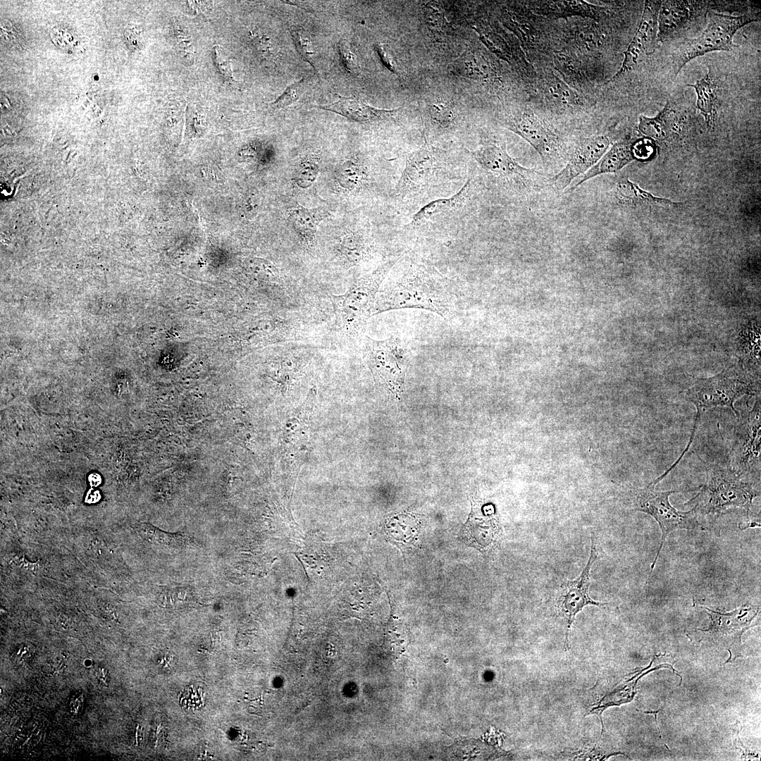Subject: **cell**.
Wrapping results in <instances>:
<instances>
[{"label": "cell", "instance_id": "1", "mask_svg": "<svg viewBox=\"0 0 761 761\" xmlns=\"http://www.w3.org/2000/svg\"><path fill=\"white\" fill-rule=\"evenodd\" d=\"M454 307L453 295L441 283L424 276H410L378 292L371 316L390 310L417 309L449 318Z\"/></svg>", "mask_w": 761, "mask_h": 761}, {"label": "cell", "instance_id": "2", "mask_svg": "<svg viewBox=\"0 0 761 761\" xmlns=\"http://www.w3.org/2000/svg\"><path fill=\"white\" fill-rule=\"evenodd\" d=\"M747 475L732 468L712 467L707 472L705 484L694 499L696 510L706 513L723 510L730 506L749 508L760 490L746 479Z\"/></svg>", "mask_w": 761, "mask_h": 761}, {"label": "cell", "instance_id": "3", "mask_svg": "<svg viewBox=\"0 0 761 761\" xmlns=\"http://www.w3.org/2000/svg\"><path fill=\"white\" fill-rule=\"evenodd\" d=\"M757 20V18L751 15L734 16L712 13L702 33L695 38L685 41L674 52L673 61L675 75L695 58L715 51H731L736 47L733 42L736 32Z\"/></svg>", "mask_w": 761, "mask_h": 761}, {"label": "cell", "instance_id": "4", "mask_svg": "<svg viewBox=\"0 0 761 761\" xmlns=\"http://www.w3.org/2000/svg\"><path fill=\"white\" fill-rule=\"evenodd\" d=\"M401 256L380 264L354 282L342 295L333 296L338 319L342 327L359 329L371 317L374 302L383 280Z\"/></svg>", "mask_w": 761, "mask_h": 761}, {"label": "cell", "instance_id": "5", "mask_svg": "<svg viewBox=\"0 0 761 761\" xmlns=\"http://www.w3.org/2000/svg\"><path fill=\"white\" fill-rule=\"evenodd\" d=\"M364 352L376 382L394 396L403 390L407 351L396 337L376 340L366 336Z\"/></svg>", "mask_w": 761, "mask_h": 761}, {"label": "cell", "instance_id": "6", "mask_svg": "<svg viewBox=\"0 0 761 761\" xmlns=\"http://www.w3.org/2000/svg\"><path fill=\"white\" fill-rule=\"evenodd\" d=\"M753 393L750 383L736 376L733 371L724 370L713 377L696 379L686 391L685 399L695 406L698 411L695 422H698L701 410L716 407L730 408L739 419V412L734 406V402L743 395Z\"/></svg>", "mask_w": 761, "mask_h": 761}, {"label": "cell", "instance_id": "7", "mask_svg": "<svg viewBox=\"0 0 761 761\" xmlns=\"http://www.w3.org/2000/svg\"><path fill=\"white\" fill-rule=\"evenodd\" d=\"M655 485L650 483L645 488L640 489L635 499V509L652 516L658 522L662 532L660 545L651 564L650 574L667 536L674 530H691L698 525L695 507L690 511L682 512L671 505L669 497L679 490L658 492L655 490Z\"/></svg>", "mask_w": 761, "mask_h": 761}, {"label": "cell", "instance_id": "8", "mask_svg": "<svg viewBox=\"0 0 761 761\" xmlns=\"http://www.w3.org/2000/svg\"><path fill=\"white\" fill-rule=\"evenodd\" d=\"M598 557L594 534L592 533L589 559L580 576L575 580H567L560 585L556 607L558 614L566 621L565 649L568 647L569 633L576 614L588 605L605 607L608 605L593 600L588 594L590 569Z\"/></svg>", "mask_w": 761, "mask_h": 761}, {"label": "cell", "instance_id": "9", "mask_svg": "<svg viewBox=\"0 0 761 761\" xmlns=\"http://www.w3.org/2000/svg\"><path fill=\"white\" fill-rule=\"evenodd\" d=\"M760 401L757 400L737 428L731 452V468L740 474L760 473Z\"/></svg>", "mask_w": 761, "mask_h": 761}, {"label": "cell", "instance_id": "10", "mask_svg": "<svg viewBox=\"0 0 761 761\" xmlns=\"http://www.w3.org/2000/svg\"><path fill=\"white\" fill-rule=\"evenodd\" d=\"M471 155L485 173L496 178L514 181L526 185L536 175L535 169L527 168L516 162L500 142H485Z\"/></svg>", "mask_w": 761, "mask_h": 761}, {"label": "cell", "instance_id": "11", "mask_svg": "<svg viewBox=\"0 0 761 761\" xmlns=\"http://www.w3.org/2000/svg\"><path fill=\"white\" fill-rule=\"evenodd\" d=\"M610 140L605 135H595L583 139L576 147L569 161L550 182L557 189L564 190L576 178L595 165L606 153Z\"/></svg>", "mask_w": 761, "mask_h": 761}, {"label": "cell", "instance_id": "12", "mask_svg": "<svg viewBox=\"0 0 761 761\" xmlns=\"http://www.w3.org/2000/svg\"><path fill=\"white\" fill-rule=\"evenodd\" d=\"M660 1H646L639 27L624 52V58L614 78L632 70L641 57L651 54L657 42V15Z\"/></svg>", "mask_w": 761, "mask_h": 761}, {"label": "cell", "instance_id": "13", "mask_svg": "<svg viewBox=\"0 0 761 761\" xmlns=\"http://www.w3.org/2000/svg\"><path fill=\"white\" fill-rule=\"evenodd\" d=\"M505 126L516 133L538 153L544 163H548L557 151L555 135L531 111H521L510 116Z\"/></svg>", "mask_w": 761, "mask_h": 761}, {"label": "cell", "instance_id": "14", "mask_svg": "<svg viewBox=\"0 0 761 761\" xmlns=\"http://www.w3.org/2000/svg\"><path fill=\"white\" fill-rule=\"evenodd\" d=\"M438 167V161L428 146L412 151L407 156L397 193L405 197L426 186L434 178Z\"/></svg>", "mask_w": 761, "mask_h": 761}, {"label": "cell", "instance_id": "15", "mask_svg": "<svg viewBox=\"0 0 761 761\" xmlns=\"http://www.w3.org/2000/svg\"><path fill=\"white\" fill-rule=\"evenodd\" d=\"M701 607L708 611L711 625L709 629L700 631L709 633L716 638L729 636L740 641L743 632L751 626L752 621L757 614V612L750 614L752 612L750 607H741L727 614H722L703 606Z\"/></svg>", "mask_w": 761, "mask_h": 761}, {"label": "cell", "instance_id": "16", "mask_svg": "<svg viewBox=\"0 0 761 761\" xmlns=\"http://www.w3.org/2000/svg\"><path fill=\"white\" fill-rule=\"evenodd\" d=\"M470 193L471 181L467 180L460 190L453 196L435 200L423 206L413 216L409 225L412 228L420 227L451 215L465 204L469 199Z\"/></svg>", "mask_w": 761, "mask_h": 761}, {"label": "cell", "instance_id": "17", "mask_svg": "<svg viewBox=\"0 0 761 761\" xmlns=\"http://www.w3.org/2000/svg\"><path fill=\"white\" fill-rule=\"evenodd\" d=\"M338 99L328 105L316 107L340 114L358 122H370L385 119L395 115L400 109H383L370 106L361 99L337 95Z\"/></svg>", "mask_w": 761, "mask_h": 761}, {"label": "cell", "instance_id": "18", "mask_svg": "<svg viewBox=\"0 0 761 761\" xmlns=\"http://www.w3.org/2000/svg\"><path fill=\"white\" fill-rule=\"evenodd\" d=\"M497 523L490 515H482L481 509L473 506L462 533L469 544L480 550H485L497 540Z\"/></svg>", "mask_w": 761, "mask_h": 761}, {"label": "cell", "instance_id": "19", "mask_svg": "<svg viewBox=\"0 0 761 761\" xmlns=\"http://www.w3.org/2000/svg\"><path fill=\"white\" fill-rule=\"evenodd\" d=\"M691 19L688 1H663L657 15V42H664L679 32Z\"/></svg>", "mask_w": 761, "mask_h": 761}, {"label": "cell", "instance_id": "20", "mask_svg": "<svg viewBox=\"0 0 761 761\" xmlns=\"http://www.w3.org/2000/svg\"><path fill=\"white\" fill-rule=\"evenodd\" d=\"M635 159L632 147L626 142H617L602 156L590 169L579 177L571 190L588 180L605 173H616Z\"/></svg>", "mask_w": 761, "mask_h": 761}, {"label": "cell", "instance_id": "21", "mask_svg": "<svg viewBox=\"0 0 761 761\" xmlns=\"http://www.w3.org/2000/svg\"><path fill=\"white\" fill-rule=\"evenodd\" d=\"M322 217L317 209L311 210L299 205L289 211L288 219L304 247L309 249L312 247L317 226Z\"/></svg>", "mask_w": 761, "mask_h": 761}, {"label": "cell", "instance_id": "22", "mask_svg": "<svg viewBox=\"0 0 761 761\" xmlns=\"http://www.w3.org/2000/svg\"><path fill=\"white\" fill-rule=\"evenodd\" d=\"M616 197L621 204L638 206L643 204H657L664 206H679L680 203L655 197L649 192L641 188L627 178L620 179L615 190Z\"/></svg>", "mask_w": 761, "mask_h": 761}, {"label": "cell", "instance_id": "23", "mask_svg": "<svg viewBox=\"0 0 761 761\" xmlns=\"http://www.w3.org/2000/svg\"><path fill=\"white\" fill-rule=\"evenodd\" d=\"M688 86L695 89L697 95L696 107L704 116L707 125H712L716 116L717 95V85L710 72L697 80L694 85Z\"/></svg>", "mask_w": 761, "mask_h": 761}, {"label": "cell", "instance_id": "24", "mask_svg": "<svg viewBox=\"0 0 761 761\" xmlns=\"http://www.w3.org/2000/svg\"><path fill=\"white\" fill-rule=\"evenodd\" d=\"M136 531L144 539L156 545L181 547L192 543V538L184 533L166 532L147 524H137Z\"/></svg>", "mask_w": 761, "mask_h": 761}, {"label": "cell", "instance_id": "25", "mask_svg": "<svg viewBox=\"0 0 761 761\" xmlns=\"http://www.w3.org/2000/svg\"><path fill=\"white\" fill-rule=\"evenodd\" d=\"M543 94L548 101L559 107L577 104V95L566 83L554 76L544 85Z\"/></svg>", "mask_w": 761, "mask_h": 761}, {"label": "cell", "instance_id": "26", "mask_svg": "<svg viewBox=\"0 0 761 761\" xmlns=\"http://www.w3.org/2000/svg\"><path fill=\"white\" fill-rule=\"evenodd\" d=\"M336 178L342 187L354 190L365 182L367 173L364 168L359 163L348 160L338 166Z\"/></svg>", "mask_w": 761, "mask_h": 761}, {"label": "cell", "instance_id": "27", "mask_svg": "<svg viewBox=\"0 0 761 761\" xmlns=\"http://www.w3.org/2000/svg\"><path fill=\"white\" fill-rule=\"evenodd\" d=\"M455 66L463 75L474 79L485 78L490 75V68L484 58L471 52L464 54Z\"/></svg>", "mask_w": 761, "mask_h": 761}, {"label": "cell", "instance_id": "28", "mask_svg": "<svg viewBox=\"0 0 761 761\" xmlns=\"http://www.w3.org/2000/svg\"><path fill=\"white\" fill-rule=\"evenodd\" d=\"M674 116V111L667 101L663 109L654 118L641 116L639 118V129L647 135L656 137L664 135L665 126Z\"/></svg>", "mask_w": 761, "mask_h": 761}, {"label": "cell", "instance_id": "29", "mask_svg": "<svg viewBox=\"0 0 761 761\" xmlns=\"http://www.w3.org/2000/svg\"><path fill=\"white\" fill-rule=\"evenodd\" d=\"M338 251L349 263L357 264L366 255V245L364 240L358 235H345L338 245Z\"/></svg>", "mask_w": 761, "mask_h": 761}, {"label": "cell", "instance_id": "30", "mask_svg": "<svg viewBox=\"0 0 761 761\" xmlns=\"http://www.w3.org/2000/svg\"><path fill=\"white\" fill-rule=\"evenodd\" d=\"M428 112L431 121L440 128H449L454 123V107L449 101L435 99L428 105Z\"/></svg>", "mask_w": 761, "mask_h": 761}, {"label": "cell", "instance_id": "31", "mask_svg": "<svg viewBox=\"0 0 761 761\" xmlns=\"http://www.w3.org/2000/svg\"><path fill=\"white\" fill-rule=\"evenodd\" d=\"M319 156L311 154L298 163L294 176L297 184L302 188L310 187L316 180L319 171Z\"/></svg>", "mask_w": 761, "mask_h": 761}, {"label": "cell", "instance_id": "32", "mask_svg": "<svg viewBox=\"0 0 761 761\" xmlns=\"http://www.w3.org/2000/svg\"><path fill=\"white\" fill-rule=\"evenodd\" d=\"M290 33L299 54L304 60L310 63V65L316 70L314 61V51H313L311 40L308 32L302 28H293L291 29Z\"/></svg>", "mask_w": 761, "mask_h": 761}, {"label": "cell", "instance_id": "33", "mask_svg": "<svg viewBox=\"0 0 761 761\" xmlns=\"http://www.w3.org/2000/svg\"><path fill=\"white\" fill-rule=\"evenodd\" d=\"M338 47L340 56L345 70L352 75H359L361 68L354 47L346 39L340 41Z\"/></svg>", "mask_w": 761, "mask_h": 761}, {"label": "cell", "instance_id": "34", "mask_svg": "<svg viewBox=\"0 0 761 761\" xmlns=\"http://www.w3.org/2000/svg\"><path fill=\"white\" fill-rule=\"evenodd\" d=\"M305 80H301L289 85L283 94L279 96L271 105L278 109H285L296 101L302 96L304 89Z\"/></svg>", "mask_w": 761, "mask_h": 761}, {"label": "cell", "instance_id": "35", "mask_svg": "<svg viewBox=\"0 0 761 761\" xmlns=\"http://www.w3.org/2000/svg\"><path fill=\"white\" fill-rule=\"evenodd\" d=\"M214 60L220 74L228 81L233 82V72L231 61L223 53L219 47H214Z\"/></svg>", "mask_w": 761, "mask_h": 761}, {"label": "cell", "instance_id": "36", "mask_svg": "<svg viewBox=\"0 0 761 761\" xmlns=\"http://www.w3.org/2000/svg\"><path fill=\"white\" fill-rule=\"evenodd\" d=\"M375 49L383 65L392 73L400 77V66L388 47L384 44H377L375 46Z\"/></svg>", "mask_w": 761, "mask_h": 761}, {"label": "cell", "instance_id": "37", "mask_svg": "<svg viewBox=\"0 0 761 761\" xmlns=\"http://www.w3.org/2000/svg\"><path fill=\"white\" fill-rule=\"evenodd\" d=\"M175 34L180 51L187 60H191L193 56V48L190 37L185 31L179 27L175 30Z\"/></svg>", "mask_w": 761, "mask_h": 761}, {"label": "cell", "instance_id": "38", "mask_svg": "<svg viewBox=\"0 0 761 761\" xmlns=\"http://www.w3.org/2000/svg\"><path fill=\"white\" fill-rule=\"evenodd\" d=\"M97 675L100 681H103L104 683L106 682V672L104 668L98 667Z\"/></svg>", "mask_w": 761, "mask_h": 761}, {"label": "cell", "instance_id": "39", "mask_svg": "<svg viewBox=\"0 0 761 761\" xmlns=\"http://www.w3.org/2000/svg\"><path fill=\"white\" fill-rule=\"evenodd\" d=\"M99 478H100L99 476H97V474H92V476H89V482L92 484V485H97L100 483V480L97 481V479H99Z\"/></svg>", "mask_w": 761, "mask_h": 761}]
</instances>
